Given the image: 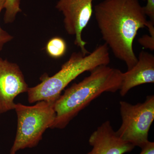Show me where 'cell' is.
I'll return each instance as SVG.
<instances>
[{"label":"cell","mask_w":154,"mask_h":154,"mask_svg":"<svg viewBox=\"0 0 154 154\" xmlns=\"http://www.w3.org/2000/svg\"><path fill=\"white\" fill-rule=\"evenodd\" d=\"M94 14L102 38L128 70L137 61L134 41L148 21L139 0H104L96 5Z\"/></svg>","instance_id":"cell-1"},{"label":"cell","mask_w":154,"mask_h":154,"mask_svg":"<svg viewBox=\"0 0 154 154\" xmlns=\"http://www.w3.org/2000/svg\"><path fill=\"white\" fill-rule=\"evenodd\" d=\"M119 69L101 65L90 75L65 90L54 103L55 120L51 128H64L81 110L105 92L114 93L120 90L122 80Z\"/></svg>","instance_id":"cell-2"},{"label":"cell","mask_w":154,"mask_h":154,"mask_svg":"<svg viewBox=\"0 0 154 154\" xmlns=\"http://www.w3.org/2000/svg\"><path fill=\"white\" fill-rule=\"evenodd\" d=\"M110 62L109 48L106 43L100 45L87 55L75 52L62 66L59 71L51 77L44 75L41 82L29 88L27 93L30 103L41 101L55 102L67 86L85 72H91Z\"/></svg>","instance_id":"cell-3"},{"label":"cell","mask_w":154,"mask_h":154,"mask_svg":"<svg viewBox=\"0 0 154 154\" xmlns=\"http://www.w3.org/2000/svg\"><path fill=\"white\" fill-rule=\"evenodd\" d=\"M55 102L41 101L33 106L16 104L17 116V134L10 154L36 146L45 131L51 128L55 120Z\"/></svg>","instance_id":"cell-4"},{"label":"cell","mask_w":154,"mask_h":154,"mask_svg":"<svg viewBox=\"0 0 154 154\" xmlns=\"http://www.w3.org/2000/svg\"><path fill=\"white\" fill-rule=\"evenodd\" d=\"M120 111L122 122L116 133L122 140L141 147L149 141L154 121V96H147L143 103L135 105L121 101Z\"/></svg>","instance_id":"cell-5"},{"label":"cell","mask_w":154,"mask_h":154,"mask_svg":"<svg viewBox=\"0 0 154 154\" xmlns=\"http://www.w3.org/2000/svg\"><path fill=\"white\" fill-rule=\"evenodd\" d=\"M94 0H58L56 8L64 17V28L68 34L75 36V44L84 55L90 53L86 48L87 42L82 33L91 20L93 13Z\"/></svg>","instance_id":"cell-6"},{"label":"cell","mask_w":154,"mask_h":154,"mask_svg":"<svg viewBox=\"0 0 154 154\" xmlns=\"http://www.w3.org/2000/svg\"><path fill=\"white\" fill-rule=\"evenodd\" d=\"M28 89L19 66L0 57V114L14 110V99Z\"/></svg>","instance_id":"cell-7"},{"label":"cell","mask_w":154,"mask_h":154,"mask_svg":"<svg viewBox=\"0 0 154 154\" xmlns=\"http://www.w3.org/2000/svg\"><path fill=\"white\" fill-rule=\"evenodd\" d=\"M89 142L93 148L87 154H124L135 147L119 137L109 121L97 128L91 135Z\"/></svg>","instance_id":"cell-8"},{"label":"cell","mask_w":154,"mask_h":154,"mask_svg":"<svg viewBox=\"0 0 154 154\" xmlns=\"http://www.w3.org/2000/svg\"><path fill=\"white\" fill-rule=\"evenodd\" d=\"M154 82V56L142 51L132 68L122 74L120 95L124 96L132 88L143 84Z\"/></svg>","instance_id":"cell-9"},{"label":"cell","mask_w":154,"mask_h":154,"mask_svg":"<svg viewBox=\"0 0 154 154\" xmlns=\"http://www.w3.org/2000/svg\"><path fill=\"white\" fill-rule=\"evenodd\" d=\"M45 50L48 54L51 57L60 58L62 57L66 52V42L60 37H53L47 42Z\"/></svg>","instance_id":"cell-10"},{"label":"cell","mask_w":154,"mask_h":154,"mask_svg":"<svg viewBox=\"0 0 154 154\" xmlns=\"http://www.w3.org/2000/svg\"><path fill=\"white\" fill-rule=\"evenodd\" d=\"M21 0H5L4 9L5 10L4 21L6 24L13 23L17 14L21 12L20 8Z\"/></svg>","instance_id":"cell-11"},{"label":"cell","mask_w":154,"mask_h":154,"mask_svg":"<svg viewBox=\"0 0 154 154\" xmlns=\"http://www.w3.org/2000/svg\"><path fill=\"white\" fill-rule=\"evenodd\" d=\"M146 27L148 28L150 35L145 34L138 39V42L146 49L154 50V22L148 21Z\"/></svg>","instance_id":"cell-12"},{"label":"cell","mask_w":154,"mask_h":154,"mask_svg":"<svg viewBox=\"0 0 154 154\" xmlns=\"http://www.w3.org/2000/svg\"><path fill=\"white\" fill-rule=\"evenodd\" d=\"M5 0H0V14L4 9ZM14 36L4 30L0 25V51L2 50L5 45L11 42L14 38Z\"/></svg>","instance_id":"cell-13"},{"label":"cell","mask_w":154,"mask_h":154,"mask_svg":"<svg viewBox=\"0 0 154 154\" xmlns=\"http://www.w3.org/2000/svg\"><path fill=\"white\" fill-rule=\"evenodd\" d=\"M146 5L143 7L144 12L150 20L154 22V0H146Z\"/></svg>","instance_id":"cell-14"},{"label":"cell","mask_w":154,"mask_h":154,"mask_svg":"<svg viewBox=\"0 0 154 154\" xmlns=\"http://www.w3.org/2000/svg\"><path fill=\"white\" fill-rule=\"evenodd\" d=\"M141 151L139 154H154V143L147 142L141 147Z\"/></svg>","instance_id":"cell-15"}]
</instances>
